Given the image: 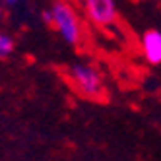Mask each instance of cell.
<instances>
[{
	"label": "cell",
	"mask_w": 161,
	"mask_h": 161,
	"mask_svg": "<svg viewBox=\"0 0 161 161\" xmlns=\"http://www.w3.org/2000/svg\"><path fill=\"white\" fill-rule=\"evenodd\" d=\"M70 78L76 89L87 99H97L103 93V82L99 72L87 64H74L70 68Z\"/></svg>",
	"instance_id": "obj_1"
},
{
	"label": "cell",
	"mask_w": 161,
	"mask_h": 161,
	"mask_svg": "<svg viewBox=\"0 0 161 161\" xmlns=\"http://www.w3.org/2000/svg\"><path fill=\"white\" fill-rule=\"evenodd\" d=\"M51 10L54 16V27L60 31V35L64 37L66 43L76 45L80 41V21L76 12L66 2H54Z\"/></svg>",
	"instance_id": "obj_2"
},
{
	"label": "cell",
	"mask_w": 161,
	"mask_h": 161,
	"mask_svg": "<svg viewBox=\"0 0 161 161\" xmlns=\"http://www.w3.org/2000/svg\"><path fill=\"white\" fill-rule=\"evenodd\" d=\"M86 10L91 21H95L97 25H109L117 18L114 0H86Z\"/></svg>",
	"instance_id": "obj_3"
},
{
	"label": "cell",
	"mask_w": 161,
	"mask_h": 161,
	"mask_svg": "<svg viewBox=\"0 0 161 161\" xmlns=\"http://www.w3.org/2000/svg\"><path fill=\"white\" fill-rule=\"evenodd\" d=\"M142 51L147 62L152 64H159L161 62V31L152 29L144 33L142 37Z\"/></svg>",
	"instance_id": "obj_4"
},
{
	"label": "cell",
	"mask_w": 161,
	"mask_h": 161,
	"mask_svg": "<svg viewBox=\"0 0 161 161\" xmlns=\"http://www.w3.org/2000/svg\"><path fill=\"white\" fill-rule=\"evenodd\" d=\"M12 51H14V41L4 33H0V58H6Z\"/></svg>",
	"instance_id": "obj_5"
},
{
	"label": "cell",
	"mask_w": 161,
	"mask_h": 161,
	"mask_svg": "<svg viewBox=\"0 0 161 161\" xmlns=\"http://www.w3.org/2000/svg\"><path fill=\"white\" fill-rule=\"evenodd\" d=\"M41 18H43V21H45V24H47V25H54V16H53V10H45V12L41 14Z\"/></svg>",
	"instance_id": "obj_6"
},
{
	"label": "cell",
	"mask_w": 161,
	"mask_h": 161,
	"mask_svg": "<svg viewBox=\"0 0 161 161\" xmlns=\"http://www.w3.org/2000/svg\"><path fill=\"white\" fill-rule=\"evenodd\" d=\"M4 2H6V4H10V6H12V4H18L19 0H4Z\"/></svg>",
	"instance_id": "obj_7"
},
{
	"label": "cell",
	"mask_w": 161,
	"mask_h": 161,
	"mask_svg": "<svg viewBox=\"0 0 161 161\" xmlns=\"http://www.w3.org/2000/svg\"><path fill=\"white\" fill-rule=\"evenodd\" d=\"M0 18H2V12H0Z\"/></svg>",
	"instance_id": "obj_8"
}]
</instances>
